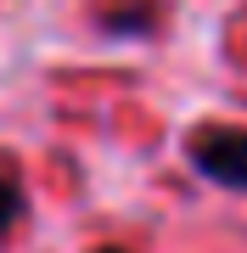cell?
Here are the masks:
<instances>
[{"mask_svg": "<svg viewBox=\"0 0 247 253\" xmlns=\"http://www.w3.org/2000/svg\"><path fill=\"white\" fill-rule=\"evenodd\" d=\"M23 219V180L17 174H0V236Z\"/></svg>", "mask_w": 247, "mask_h": 253, "instance_id": "3", "label": "cell"}, {"mask_svg": "<svg viewBox=\"0 0 247 253\" xmlns=\"http://www.w3.org/2000/svg\"><path fill=\"white\" fill-rule=\"evenodd\" d=\"M157 17V0H129V6H107L101 11V28H112V34H141V28H152Z\"/></svg>", "mask_w": 247, "mask_h": 253, "instance_id": "2", "label": "cell"}, {"mask_svg": "<svg viewBox=\"0 0 247 253\" xmlns=\"http://www.w3.org/2000/svg\"><path fill=\"white\" fill-rule=\"evenodd\" d=\"M185 152H191L197 174H208L213 186L247 191V129H202Z\"/></svg>", "mask_w": 247, "mask_h": 253, "instance_id": "1", "label": "cell"}, {"mask_svg": "<svg viewBox=\"0 0 247 253\" xmlns=\"http://www.w3.org/2000/svg\"><path fill=\"white\" fill-rule=\"evenodd\" d=\"M101 253H124V248H101Z\"/></svg>", "mask_w": 247, "mask_h": 253, "instance_id": "4", "label": "cell"}]
</instances>
